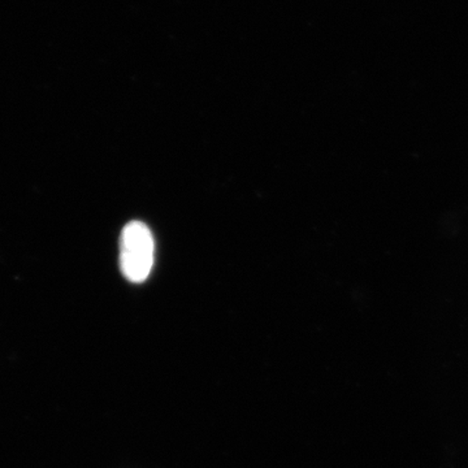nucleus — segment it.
<instances>
[{
    "instance_id": "f257e3e1",
    "label": "nucleus",
    "mask_w": 468,
    "mask_h": 468,
    "mask_svg": "<svg viewBox=\"0 0 468 468\" xmlns=\"http://www.w3.org/2000/svg\"><path fill=\"white\" fill-rule=\"evenodd\" d=\"M155 242L143 221L126 224L120 237V268L131 282H146L154 267Z\"/></svg>"
}]
</instances>
